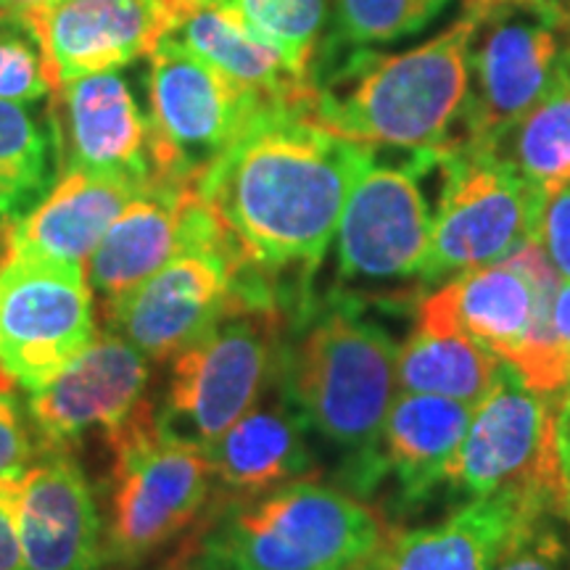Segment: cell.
I'll use <instances>...</instances> for the list:
<instances>
[{
  "label": "cell",
  "instance_id": "cell-1",
  "mask_svg": "<svg viewBox=\"0 0 570 570\" xmlns=\"http://www.w3.org/2000/svg\"><path fill=\"white\" fill-rule=\"evenodd\" d=\"M375 148L325 130L302 109L273 106L196 180L198 196L256 273L281 285L291 315L315 296L354 185Z\"/></svg>",
  "mask_w": 570,
  "mask_h": 570
},
{
  "label": "cell",
  "instance_id": "cell-2",
  "mask_svg": "<svg viewBox=\"0 0 570 570\" xmlns=\"http://www.w3.org/2000/svg\"><path fill=\"white\" fill-rule=\"evenodd\" d=\"M399 344L367 304L331 291L291 315L281 383L309 433L341 454V481L375 502L377 441L399 394Z\"/></svg>",
  "mask_w": 570,
  "mask_h": 570
},
{
  "label": "cell",
  "instance_id": "cell-3",
  "mask_svg": "<svg viewBox=\"0 0 570 570\" xmlns=\"http://www.w3.org/2000/svg\"><path fill=\"white\" fill-rule=\"evenodd\" d=\"M479 17H462L423 46L399 53L352 48L317 56L306 117L370 148L439 154L460 140Z\"/></svg>",
  "mask_w": 570,
  "mask_h": 570
},
{
  "label": "cell",
  "instance_id": "cell-4",
  "mask_svg": "<svg viewBox=\"0 0 570 570\" xmlns=\"http://www.w3.org/2000/svg\"><path fill=\"white\" fill-rule=\"evenodd\" d=\"M399 531L373 499L317 475L209 504L173 554L188 570H381Z\"/></svg>",
  "mask_w": 570,
  "mask_h": 570
},
{
  "label": "cell",
  "instance_id": "cell-5",
  "mask_svg": "<svg viewBox=\"0 0 570 570\" xmlns=\"http://www.w3.org/2000/svg\"><path fill=\"white\" fill-rule=\"evenodd\" d=\"M291 306L267 275L248 269L238 298L169 360L156 420L175 436L209 444L275 386Z\"/></svg>",
  "mask_w": 570,
  "mask_h": 570
},
{
  "label": "cell",
  "instance_id": "cell-6",
  "mask_svg": "<svg viewBox=\"0 0 570 570\" xmlns=\"http://www.w3.org/2000/svg\"><path fill=\"white\" fill-rule=\"evenodd\" d=\"M106 446V566L132 570L196 529L212 502V465L204 444L164 431L154 402Z\"/></svg>",
  "mask_w": 570,
  "mask_h": 570
},
{
  "label": "cell",
  "instance_id": "cell-7",
  "mask_svg": "<svg viewBox=\"0 0 570 570\" xmlns=\"http://www.w3.org/2000/svg\"><path fill=\"white\" fill-rule=\"evenodd\" d=\"M439 154L404 164H370L354 185L336 230V288L362 304H399L425 294L433 209L423 177Z\"/></svg>",
  "mask_w": 570,
  "mask_h": 570
},
{
  "label": "cell",
  "instance_id": "cell-8",
  "mask_svg": "<svg viewBox=\"0 0 570 570\" xmlns=\"http://www.w3.org/2000/svg\"><path fill=\"white\" fill-rule=\"evenodd\" d=\"M446 489L468 499L512 497L570 520V483L558 446V396L537 394L504 367L475 404Z\"/></svg>",
  "mask_w": 570,
  "mask_h": 570
},
{
  "label": "cell",
  "instance_id": "cell-9",
  "mask_svg": "<svg viewBox=\"0 0 570 570\" xmlns=\"http://www.w3.org/2000/svg\"><path fill=\"white\" fill-rule=\"evenodd\" d=\"M462 9L479 17L462 140L497 148L570 56V9L552 0H465Z\"/></svg>",
  "mask_w": 570,
  "mask_h": 570
},
{
  "label": "cell",
  "instance_id": "cell-10",
  "mask_svg": "<svg viewBox=\"0 0 570 570\" xmlns=\"http://www.w3.org/2000/svg\"><path fill=\"white\" fill-rule=\"evenodd\" d=\"M441 196L433 209L425 291L468 269L494 265L537 235L541 198L497 148L458 140L439 151Z\"/></svg>",
  "mask_w": 570,
  "mask_h": 570
},
{
  "label": "cell",
  "instance_id": "cell-11",
  "mask_svg": "<svg viewBox=\"0 0 570 570\" xmlns=\"http://www.w3.org/2000/svg\"><path fill=\"white\" fill-rule=\"evenodd\" d=\"M273 106L169 35L148 53V125L156 177L196 185Z\"/></svg>",
  "mask_w": 570,
  "mask_h": 570
},
{
  "label": "cell",
  "instance_id": "cell-12",
  "mask_svg": "<svg viewBox=\"0 0 570 570\" xmlns=\"http://www.w3.org/2000/svg\"><path fill=\"white\" fill-rule=\"evenodd\" d=\"M248 269L238 246L212 214L209 225L161 269L104 304L106 331L148 356L167 362L202 336L238 298Z\"/></svg>",
  "mask_w": 570,
  "mask_h": 570
},
{
  "label": "cell",
  "instance_id": "cell-13",
  "mask_svg": "<svg viewBox=\"0 0 570 570\" xmlns=\"http://www.w3.org/2000/svg\"><path fill=\"white\" fill-rule=\"evenodd\" d=\"M98 336L85 269L0 256V373L38 391Z\"/></svg>",
  "mask_w": 570,
  "mask_h": 570
},
{
  "label": "cell",
  "instance_id": "cell-14",
  "mask_svg": "<svg viewBox=\"0 0 570 570\" xmlns=\"http://www.w3.org/2000/svg\"><path fill=\"white\" fill-rule=\"evenodd\" d=\"M130 341L98 331L46 386L30 391L27 415L40 449H71L98 436L111 441L151 404V365Z\"/></svg>",
  "mask_w": 570,
  "mask_h": 570
},
{
  "label": "cell",
  "instance_id": "cell-15",
  "mask_svg": "<svg viewBox=\"0 0 570 570\" xmlns=\"http://www.w3.org/2000/svg\"><path fill=\"white\" fill-rule=\"evenodd\" d=\"M61 173L119 177L138 188L159 180L151 151V125L138 98L117 71H98L63 82L48 104Z\"/></svg>",
  "mask_w": 570,
  "mask_h": 570
},
{
  "label": "cell",
  "instance_id": "cell-16",
  "mask_svg": "<svg viewBox=\"0 0 570 570\" xmlns=\"http://www.w3.org/2000/svg\"><path fill=\"white\" fill-rule=\"evenodd\" d=\"M17 531L24 570H101L104 515L71 449H40L21 473Z\"/></svg>",
  "mask_w": 570,
  "mask_h": 570
},
{
  "label": "cell",
  "instance_id": "cell-17",
  "mask_svg": "<svg viewBox=\"0 0 570 570\" xmlns=\"http://www.w3.org/2000/svg\"><path fill=\"white\" fill-rule=\"evenodd\" d=\"M53 88L148 56L169 30L167 0H56L27 9Z\"/></svg>",
  "mask_w": 570,
  "mask_h": 570
},
{
  "label": "cell",
  "instance_id": "cell-18",
  "mask_svg": "<svg viewBox=\"0 0 570 570\" xmlns=\"http://www.w3.org/2000/svg\"><path fill=\"white\" fill-rule=\"evenodd\" d=\"M209 219L212 209L196 185L161 177L148 183L117 214L85 265L92 296L104 304L125 296L188 246Z\"/></svg>",
  "mask_w": 570,
  "mask_h": 570
},
{
  "label": "cell",
  "instance_id": "cell-19",
  "mask_svg": "<svg viewBox=\"0 0 570 570\" xmlns=\"http://www.w3.org/2000/svg\"><path fill=\"white\" fill-rule=\"evenodd\" d=\"M204 449L212 465L209 504L254 499L320 475L309 428L277 381L246 415Z\"/></svg>",
  "mask_w": 570,
  "mask_h": 570
},
{
  "label": "cell",
  "instance_id": "cell-20",
  "mask_svg": "<svg viewBox=\"0 0 570 570\" xmlns=\"http://www.w3.org/2000/svg\"><path fill=\"white\" fill-rule=\"evenodd\" d=\"M119 177L61 173L46 196L3 227V259L85 269L104 233L138 194Z\"/></svg>",
  "mask_w": 570,
  "mask_h": 570
},
{
  "label": "cell",
  "instance_id": "cell-21",
  "mask_svg": "<svg viewBox=\"0 0 570 570\" xmlns=\"http://www.w3.org/2000/svg\"><path fill=\"white\" fill-rule=\"evenodd\" d=\"M473 410L454 399L399 391L377 441V489L394 483L399 504H423L444 489Z\"/></svg>",
  "mask_w": 570,
  "mask_h": 570
},
{
  "label": "cell",
  "instance_id": "cell-22",
  "mask_svg": "<svg viewBox=\"0 0 570 570\" xmlns=\"http://www.w3.org/2000/svg\"><path fill=\"white\" fill-rule=\"evenodd\" d=\"M169 38L269 101L309 109L312 82L298 77L281 51L259 40L223 0H183L169 11Z\"/></svg>",
  "mask_w": 570,
  "mask_h": 570
},
{
  "label": "cell",
  "instance_id": "cell-23",
  "mask_svg": "<svg viewBox=\"0 0 570 570\" xmlns=\"http://www.w3.org/2000/svg\"><path fill=\"white\" fill-rule=\"evenodd\" d=\"M415 309L460 327L510 365L533 325L537 296L529 277L502 259L468 269L425 291Z\"/></svg>",
  "mask_w": 570,
  "mask_h": 570
},
{
  "label": "cell",
  "instance_id": "cell-24",
  "mask_svg": "<svg viewBox=\"0 0 570 570\" xmlns=\"http://www.w3.org/2000/svg\"><path fill=\"white\" fill-rule=\"evenodd\" d=\"M537 512L544 510L512 497L468 499L433 523L399 531L381 570H489L512 531Z\"/></svg>",
  "mask_w": 570,
  "mask_h": 570
},
{
  "label": "cell",
  "instance_id": "cell-25",
  "mask_svg": "<svg viewBox=\"0 0 570 570\" xmlns=\"http://www.w3.org/2000/svg\"><path fill=\"white\" fill-rule=\"evenodd\" d=\"M504 362L460 327L415 309V325L396 356L399 391L475 404L494 389Z\"/></svg>",
  "mask_w": 570,
  "mask_h": 570
},
{
  "label": "cell",
  "instance_id": "cell-26",
  "mask_svg": "<svg viewBox=\"0 0 570 570\" xmlns=\"http://www.w3.org/2000/svg\"><path fill=\"white\" fill-rule=\"evenodd\" d=\"M541 198L570 183V56L550 88L497 142Z\"/></svg>",
  "mask_w": 570,
  "mask_h": 570
},
{
  "label": "cell",
  "instance_id": "cell-27",
  "mask_svg": "<svg viewBox=\"0 0 570 570\" xmlns=\"http://www.w3.org/2000/svg\"><path fill=\"white\" fill-rule=\"evenodd\" d=\"M59 177L48 111L0 101V230L30 212Z\"/></svg>",
  "mask_w": 570,
  "mask_h": 570
},
{
  "label": "cell",
  "instance_id": "cell-28",
  "mask_svg": "<svg viewBox=\"0 0 570 570\" xmlns=\"http://www.w3.org/2000/svg\"><path fill=\"white\" fill-rule=\"evenodd\" d=\"M449 0H331L317 56L375 48L412 38L436 21Z\"/></svg>",
  "mask_w": 570,
  "mask_h": 570
},
{
  "label": "cell",
  "instance_id": "cell-29",
  "mask_svg": "<svg viewBox=\"0 0 570 570\" xmlns=\"http://www.w3.org/2000/svg\"><path fill=\"white\" fill-rule=\"evenodd\" d=\"M235 17L265 40L291 69L312 82L320 40L327 27V0H223Z\"/></svg>",
  "mask_w": 570,
  "mask_h": 570
},
{
  "label": "cell",
  "instance_id": "cell-30",
  "mask_svg": "<svg viewBox=\"0 0 570 570\" xmlns=\"http://www.w3.org/2000/svg\"><path fill=\"white\" fill-rule=\"evenodd\" d=\"M53 92L42 46L24 11L0 9V101L32 104Z\"/></svg>",
  "mask_w": 570,
  "mask_h": 570
},
{
  "label": "cell",
  "instance_id": "cell-31",
  "mask_svg": "<svg viewBox=\"0 0 570 570\" xmlns=\"http://www.w3.org/2000/svg\"><path fill=\"white\" fill-rule=\"evenodd\" d=\"M558 520L550 512L525 518L491 560L489 570H568V544Z\"/></svg>",
  "mask_w": 570,
  "mask_h": 570
},
{
  "label": "cell",
  "instance_id": "cell-32",
  "mask_svg": "<svg viewBox=\"0 0 570 570\" xmlns=\"http://www.w3.org/2000/svg\"><path fill=\"white\" fill-rule=\"evenodd\" d=\"M40 454L30 415L21 410L13 383L0 373V475H21Z\"/></svg>",
  "mask_w": 570,
  "mask_h": 570
},
{
  "label": "cell",
  "instance_id": "cell-33",
  "mask_svg": "<svg viewBox=\"0 0 570 570\" xmlns=\"http://www.w3.org/2000/svg\"><path fill=\"white\" fill-rule=\"evenodd\" d=\"M537 240L562 281H570V183L541 202Z\"/></svg>",
  "mask_w": 570,
  "mask_h": 570
},
{
  "label": "cell",
  "instance_id": "cell-34",
  "mask_svg": "<svg viewBox=\"0 0 570 570\" xmlns=\"http://www.w3.org/2000/svg\"><path fill=\"white\" fill-rule=\"evenodd\" d=\"M21 475H0V570H24L17 531Z\"/></svg>",
  "mask_w": 570,
  "mask_h": 570
},
{
  "label": "cell",
  "instance_id": "cell-35",
  "mask_svg": "<svg viewBox=\"0 0 570 570\" xmlns=\"http://www.w3.org/2000/svg\"><path fill=\"white\" fill-rule=\"evenodd\" d=\"M552 325L562 348L570 356V281H562L552 302Z\"/></svg>",
  "mask_w": 570,
  "mask_h": 570
},
{
  "label": "cell",
  "instance_id": "cell-36",
  "mask_svg": "<svg viewBox=\"0 0 570 570\" xmlns=\"http://www.w3.org/2000/svg\"><path fill=\"white\" fill-rule=\"evenodd\" d=\"M558 446L570 483V386L558 396Z\"/></svg>",
  "mask_w": 570,
  "mask_h": 570
},
{
  "label": "cell",
  "instance_id": "cell-37",
  "mask_svg": "<svg viewBox=\"0 0 570 570\" xmlns=\"http://www.w3.org/2000/svg\"><path fill=\"white\" fill-rule=\"evenodd\" d=\"M46 3H56V0H0V9L27 11V9H38V6H46Z\"/></svg>",
  "mask_w": 570,
  "mask_h": 570
},
{
  "label": "cell",
  "instance_id": "cell-38",
  "mask_svg": "<svg viewBox=\"0 0 570 570\" xmlns=\"http://www.w3.org/2000/svg\"><path fill=\"white\" fill-rule=\"evenodd\" d=\"M154 570H188V568H185V566H183V562L175 558V554H169V558H167V560H164L159 568H154Z\"/></svg>",
  "mask_w": 570,
  "mask_h": 570
},
{
  "label": "cell",
  "instance_id": "cell-39",
  "mask_svg": "<svg viewBox=\"0 0 570 570\" xmlns=\"http://www.w3.org/2000/svg\"><path fill=\"white\" fill-rule=\"evenodd\" d=\"M552 3H558V6H566V9H570V0H552Z\"/></svg>",
  "mask_w": 570,
  "mask_h": 570
},
{
  "label": "cell",
  "instance_id": "cell-40",
  "mask_svg": "<svg viewBox=\"0 0 570 570\" xmlns=\"http://www.w3.org/2000/svg\"><path fill=\"white\" fill-rule=\"evenodd\" d=\"M177 3H183V0H167V6H169V11H173L175 9V6Z\"/></svg>",
  "mask_w": 570,
  "mask_h": 570
},
{
  "label": "cell",
  "instance_id": "cell-41",
  "mask_svg": "<svg viewBox=\"0 0 570 570\" xmlns=\"http://www.w3.org/2000/svg\"><path fill=\"white\" fill-rule=\"evenodd\" d=\"M568 570H570V547H568Z\"/></svg>",
  "mask_w": 570,
  "mask_h": 570
}]
</instances>
